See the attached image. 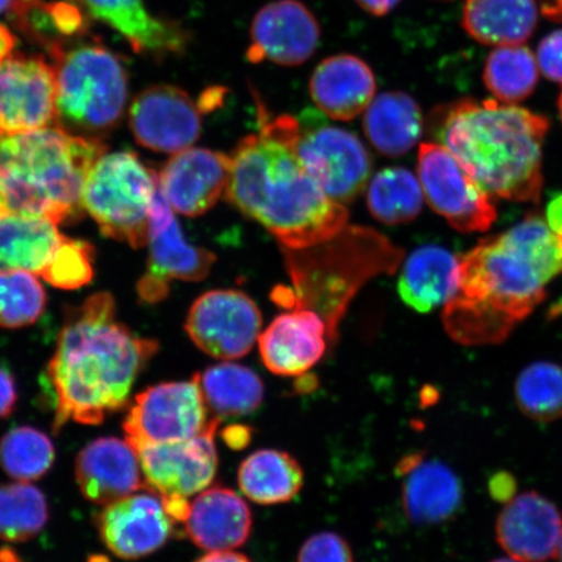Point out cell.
<instances>
[{"instance_id": "obj_37", "label": "cell", "mask_w": 562, "mask_h": 562, "mask_svg": "<svg viewBox=\"0 0 562 562\" xmlns=\"http://www.w3.org/2000/svg\"><path fill=\"white\" fill-rule=\"evenodd\" d=\"M55 448L46 434L34 427H16L0 441V467L21 482L40 480L52 469Z\"/></svg>"}, {"instance_id": "obj_22", "label": "cell", "mask_w": 562, "mask_h": 562, "mask_svg": "<svg viewBox=\"0 0 562 562\" xmlns=\"http://www.w3.org/2000/svg\"><path fill=\"white\" fill-rule=\"evenodd\" d=\"M329 337L325 321L306 308L277 316L258 337L262 362L272 374H305L325 356Z\"/></svg>"}, {"instance_id": "obj_50", "label": "cell", "mask_w": 562, "mask_h": 562, "mask_svg": "<svg viewBox=\"0 0 562 562\" xmlns=\"http://www.w3.org/2000/svg\"><path fill=\"white\" fill-rule=\"evenodd\" d=\"M0 562H21L16 557V553L10 550V548H3L0 550Z\"/></svg>"}, {"instance_id": "obj_40", "label": "cell", "mask_w": 562, "mask_h": 562, "mask_svg": "<svg viewBox=\"0 0 562 562\" xmlns=\"http://www.w3.org/2000/svg\"><path fill=\"white\" fill-rule=\"evenodd\" d=\"M93 246L66 236L40 277L60 290H77L93 279Z\"/></svg>"}, {"instance_id": "obj_31", "label": "cell", "mask_w": 562, "mask_h": 562, "mask_svg": "<svg viewBox=\"0 0 562 562\" xmlns=\"http://www.w3.org/2000/svg\"><path fill=\"white\" fill-rule=\"evenodd\" d=\"M65 237L58 223L46 217H0V270H23L41 276Z\"/></svg>"}, {"instance_id": "obj_46", "label": "cell", "mask_w": 562, "mask_h": 562, "mask_svg": "<svg viewBox=\"0 0 562 562\" xmlns=\"http://www.w3.org/2000/svg\"><path fill=\"white\" fill-rule=\"evenodd\" d=\"M546 217L548 227H550L554 234L562 236V194L550 202V205L547 207Z\"/></svg>"}, {"instance_id": "obj_54", "label": "cell", "mask_w": 562, "mask_h": 562, "mask_svg": "<svg viewBox=\"0 0 562 562\" xmlns=\"http://www.w3.org/2000/svg\"><path fill=\"white\" fill-rule=\"evenodd\" d=\"M559 111H560V116H561V121H562V91H561V95L559 98Z\"/></svg>"}, {"instance_id": "obj_51", "label": "cell", "mask_w": 562, "mask_h": 562, "mask_svg": "<svg viewBox=\"0 0 562 562\" xmlns=\"http://www.w3.org/2000/svg\"><path fill=\"white\" fill-rule=\"evenodd\" d=\"M13 0H0V12L10 10Z\"/></svg>"}, {"instance_id": "obj_44", "label": "cell", "mask_w": 562, "mask_h": 562, "mask_svg": "<svg viewBox=\"0 0 562 562\" xmlns=\"http://www.w3.org/2000/svg\"><path fill=\"white\" fill-rule=\"evenodd\" d=\"M18 402L16 384L9 372L0 369V419L9 417Z\"/></svg>"}, {"instance_id": "obj_28", "label": "cell", "mask_w": 562, "mask_h": 562, "mask_svg": "<svg viewBox=\"0 0 562 562\" xmlns=\"http://www.w3.org/2000/svg\"><path fill=\"white\" fill-rule=\"evenodd\" d=\"M363 131L385 157L405 156L424 135V115L409 94L390 91L374 98L364 110Z\"/></svg>"}, {"instance_id": "obj_11", "label": "cell", "mask_w": 562, "mask_h": 562, "mask_svg": "<svg viewBox=\"0 0 562 562\" xmlns=\"http://www.w3.org/2000/svg\"><path fill=\"white\" fill-rule=\"evenodd\" d=\"M211 419L201 386L193 376L191 382L160 383L138 393L123 428L126 440L138 449L194 438Z\"/></svg>"}, {"instance_id": "obj_38", "label": "cell", "mask_w": 562, "mask_h": 562, "mask_svg": "<svg viewBox=\"0 0 562 562\" xmlns=\"http://www.w3.org/2000/svg\"><path fill=\"white\" fill-rule=\"evenodd\" d=\"M515 395L519 409L532 420L562 418V368L552 362L529 364L517 378Z\"/></svg>"}, {"instance_id": "obj_21", "label": "cell", "mask_w": 562, "mask_h": 562, "mask_svg": "<svg viewBox=\"0 0 562 562\" xmlns=\"http://www.w3.org/2000/svg\"><path fill=\"white\" fill-rule=\"evenodd\" d=\"M87 16L123 35L137 54L165 59L187 52L191 35L176 21L147 10L145 0H69Z\"/></svg>"}, {"instance_id": "obj_26", "label": "cell", "mask_w": 562, "mask_h": 562, "mask_svg": "<svg viewBox=\"0 0 562 562\" xmlns=\"http://www.w3.org/2000/svg\"><path fill=\"white\" fill-rule=\"evenodd\" d=\"M308 89L323 114L349 122L374 100L376 80L367 61L340 54L329 56L315 68Z\"/></svg>"}, {"instance_id": "obj_36", "label": "cell", "mask_w": 562, "mask_h": 562, "mask_svg": "<svg viewBox=\"0 0 562 562\" xmlns=\"http://www.w3.org/2000/svg\"><path fill=\"white\" fill-rule=\"evenodd\" d=\"M48 507L42 492L26 483L0 486V539L25 542L47 524Z\"/></svg>"}, {"instance_id": "obj_42", "label": "cell", "mask_w": 562, "mask_h": 562, "mask_svg": "<svg viewBox=\"0 0 562 562\" xmlns=\"http://www.w3.org/2000/svg\"><path fill=\"white\" fill-rule=\"evenodd\" d=\"M537 61L548 80L562 83V31L548 34L540 42Z\"/></svg>"}, {"instance_id": "obj_16", "label": "cell", "mask_w": 562, "mask_h": 562, "mask_svg": "<svg viewBox=\"0 0 562 562\" xmlns=\"http://www.w3.org/2000/svg\"><path fill=\"white\" fill-rule=\"evenodd\" d=\"M130 125L137 143L146 149L178 154L201 136L200 104L178 87L154 86L133 101Z\"/></svg>"}, {"instance_id": "obj_53", "label": "cell", "mask_w": 562, "mask_h": 562, "mask_svg": "<svg viewBox=\"0 0 562 562\" xmlns=\"http://www.w3.org/2000/svg\"><path fill=\"white\" fill-rule=\"evenodd\" d=\"M557 557L559 558V562H562V539H561V542H560V547H559V551H558Z\"/></svg>"}, {"instance_id": "obj_35", "label": "cell", "mask_w": 562, "mask_h": 562, "mask_svg": "<svg viewBox=\"0 0 562 562\" xmlns=\"http://www.w3.org/2000/svg\"><path fill=\"white\" fill-rule=\"evenodd\" d=\"M539 80L537 56L522 45L498 46L488 55L483 81L498 102H522L536 90Z\"/></svg>"}, {"instance_id": "obj_45", "label": "cell", "mask_w": 562, "mask_h": 562, "mask_svg": "<svg viewBox=\"0 0 562 562\" xmlns=\"http://www.w3.org/2000/svg\"><path fill=\"white\" fill-rule=\"evenodd\" d=\"M362 10L374 16H384L400 3V0H356Z\"/></svg>"}, {"instance_id": "obj_15", "label": "cell", "mask_w": 562, "mask_h": 562, "mask_svg": "<svg viewBox=\"0 0 562 562\" xmlns=\"http://www.w3.org/2000/svg\"><path fill=\"white\" fill-rule=\"evenodd\" d=\"M55 68L44 56L12 54L0 61V136L56 124Z\"/></svg>"}, {"instance_id": "obj_7", "label": "cell", "mask_w": 562, "mask_h": 562, "mask_svg": "<svg viewBox=\"0 0 562 562\" xmlns=\"http://www.w3.org/2000/svg\"><path fill=\"white\" fill-rule=\"evenodd\" d=\"M56 76V124L72 135L98 138L122 122L128 70L93 37L69 42L50 56Z\"/></svg>"}, {"instance_id": "obj_27", "label": "cell", "mask_w": 562, "mask_h": 562, "mask_svg": "<svg viewBox=\"0 0 562 562\" xmlns=\"http://www.w3.org/2000/svg\"><path fill=\"white\" fill-rule=\"evenodd\" d=\"M459 286V258L441 246L426 245L407 257L397 290L405 304L418 313L446 305Z\"/></svg>"}, {"instance_id": "obj_14", "label": "cell", "mask_w": 562, "mask_h": 562, "mask_svg": "<svg viewBox=\"0 0 562 562\" xmlns=\"http://www.w3.org/2000/svg\"><path fill=\"white\" fill-rule=\"evenodd\" d=\"M149 262L145 276L139 279L137 292L146 304L166 300L173 280L201 281L216 262L213 252L196 248L187 241L173 210L168 205L159 188L150 210Z\"/></svg>"}, {"instance_id": "obj_52", "label": "cell", "mask_w": 562, "mask_h": 562, "mask_svg": "<svg viewBox=\"0 0 562 562\" xmlns=\"http://www.w3.org/2000/svg\"><path fill=\"white\" fill-rule=\"evenodd\" d=\"M491 562H519V561L512 559V558H502V559L492 560Z\"/></svg>"}, {"instance_id": "obj_29", "label": "cell", "mask_w": 562, "mask_h": 562, "mask_svg": "<svg viewBox=\"0 0 562 562\" xmlns=\"http://www.w3.org/2000/svg\"><path fill=\"white\" fill-rule=\"evenodd\" d=\"M536 0H467L462 26L483 45H522L536 31Z\"/></svg>"}, {"instance_id": "obj_47", "label": "cell", "mask_w": 562, "mask_h": 562, "mask_svg": "<svg viewBox=\"0 0 562 562\" xmlns=\"http://www.w3.org/2000/svg\"><path fill=\"white\" fill-rule=\"evenodd\" d=\"M195 562H251L245 554L228 551H211Z\"/></svg>"}, {"instance_id": "obj_13", "label": "cell", "mask_w": 562, "mask_h": 562, "mask_svg": "<svg viewBox=\"0 0 562 562\" xmlns=\"http://www.w3.org/2000/svg\"><path fill=\"white\" fill-rule=\"evenodd\" d=\"M262 328V313L248 294L235 290L203 293L189 308L186 329L195 347L217 360L249 353Z\"/></svg>"}, {"instance_id": "obj_9", "label": "cell", "mask_w": 562, "mask_h": 562, "mask_svg": "<svg viewBox=\"0 0 562 562\" xmlns=\"http://www.w3.org/2000/svg\"><path fill=\"white\" fill-rule=\"evenodd\" d=\"M217 426L220 419L213 418L194 438L136 449L145 486L161 497L175 522L184 524L188 498L205 491L215 477Z\"/></svg>"}, {"instance_id": "obj_41", "label": "cell", "mask_w": 562, "mask_h": 562, "mask_svg": "<svg viewBox=\"0 0 562 562\" xmlns=\"http://www.w3.org/2000/svg\"><path fill=\"white\" fill-rule=\"evenodd\" d=\"M297 562H355L347 540L339 533L323 531L301 547Z\"/></svg>"}, {"instance_id": "obj_18", "label": "cell", "mask_w": 562, "mask_h": 562, "mask_svg": "<svg viewBox=\"0 0 562 562\" xmlns=\"http://www.w3.org/2000/svg\"><path fill=\"white\" fill-rule=\"evenodd\" d=\"M175 524L161 497L151 491L111 503L97 516L103 543L124 560L158 551L171 538Z\"/></svg>"}, {"instance_id": "obj_1", "label": "cell", "mask_w": 562, "mask_h": 562, "mask_svg": "<svg viewBox=\"0 0 562 562\" xmlns=\"http://www.w3.org/2000/svg\"><path fill=\"white\" fill-rule=\"evenodd\" d=\"M562 276V236L531 214L502 235L484 238L459 258V286L442 325L462 346L501 344Z\"/></svg>"}, {"instance_id": "obj_17", "label": "cell", "mask_w": 562, "mask_h": 562, "mask_svg": "<svg viewBox=\"0 0 562 562\" xmlns=\"http://www.w3.org/2000/svg\"><path fill=\"white\" fill-rule=\"evenodd\" d=\"M251 44L246 52L252 65L271 61L284 67L304 65L321 41V26L299 0H278L262 7L252 19Z\"/></svg>"}, {"instance_id": "obj_5", "label": "cell", "mask_w": 562, "mask_h": 562, "mask_svg": "<svg viewBox=\"0 0 562 562\" xmlns=\"http://www.w3.org/2000/svg\"><path fill=\"white\" fill-rule=\"evenodd\" d=\"M105 151L101 138L76 136L58 125L0 136V217L75 220L88 175Z\"/></svg>"}, {"instance_id": "obj_6", "label": "cell", "mask_w": 562, "mask_h": 562, "mask_svg": "<svg viewBox=\"0 0 562 562\" xmlns=\"http://www.w3.org/2000/svg\"><path fill=\"white\" fill-rule=\"evenodd\" d=\"M283 250L293 290L273 291L277 304L306 308L325 321L329 342L337 336L344 314L358 291L381 273L395 272L404 258L403 249L379 232L346 227L327 241L305 249Z\"/></svg>"}, {"instance_id": "obj_39", "label": "cell", "mask_w": 562, "mask_h": 562, "mask_svg": "<svg viewBox=\"0 0 562 562\" xmlns=\"http://www.w3.org/2000/svg\"><path fill=\"white\" fill-rule=\"evenodd\" d=\"M46 307V292L33 272L0 270V326H31Z\"/></svg>"}, {"instance_id": "obj_4", "label": "cell", "mask_w": 562, "mask_h": 562, "mask_svg": "<svg viewBox=\"0 0 562 562\" xmlns=\"http://www.w3.org/2000/svg\"><path fill=\"white\" fill-rule=\"evenodd\" d=\"M445 146L491 199L538 203L550 122L498 101H460L445 114Z\"/></svg>"}, {"instance_id": "obj_33", "label": "cell", "mask_w": 562, "mask_h": 562, "mask_svg": "<svg viewBox=\"0 0 562 562\" xmlns=\"http://www.w3.org/2000/svg\"><path fill=\"white\" fill-rule=\"evenodd\" d=\"M194 378L201 386L207 409L216 419L248 416L263 403L262 379L241 364H215Z\"/></svg>"}, {"instance_id": "obj_3", "label": "cell", "mask_w": 562, "mask_h": 562, "mask_svg": "<svg viewBox=\"0 0 562 562\" xmlns=\"http://www.w3.org/2000/svg\"><path fill=\"white\" fill-rule=\"evenodd\" d=\"M159 344L115 319L110 293L90 296L66 315L46 376L55 409L54 430L69 420L100 425L121 411Z\"/></svg>"}, {"instance_id": "obj_48", "label": "cell", "mask_w": 562, "mask_h": 562, "mask_svg": "<svg viewBox=\"0 0 562 562\" xmlns=\"http://www.w3.org/2000/svg\"><path fill=\"white\" fill-rule=\"evenodd\" d=\"M18 45L15 34H13L9 27L0 24V61L9 58L13 54Z\"/></svg>"}, {"instance_id": "obj_25", "label": "cell", "mask_w": 562, "mask_h": 562, "mask_svg": "<svg viewBox=\"0 0 562 562\" xmlns=\"http://www.w3.org/2000/svg\"><path fill=\"white\" fill-rule=\"evenodd\" d=\"M184 526L189 539L201 550L228 551L249 539L252 516L237 492L214 486L200 492L189 504Z\"/></svg>"}, {"instance_id": "obj_19", "label": "cell", "mask_w": 562, "mask_h": 562, "mask_svg": "<svg viewBox=\"0 0 562 562\" xmlns=\"http://www.w3.org/2000/svg\"><path fill=\"white\" fill-rule=\"evenodd\" d=\"M229 176L231 156L189 147L167 161L158 176L159 191L176 213L200 216L226 194Z\"/></svg>"}, {"instance_id": "obj_30", "label": "cell", "mask_w": 562, "mask_h": 562, "mask_svg": "<svg viewBox=\"0 0 562 562\" xmlns=\"http://www.w3.org/2000/svg\"><path fill=\"white\" fill-rule=\"evenodd\" d=\"M10 13L18 30L48 56L89 34L87 13L69 0H13Z\"/></svg>"}, {"instance_id": "obj_32", "label": "cell", "mask_w": 562, "mask_h": 562, "mask_svg": "<svg viewBox=\"0 0 562 562\" xmlns=\"http://www.w3.org/2000/svg\"><path fill=\"white\" fill-rule=\"evenodd\" d=\"M238 487L251 502L276 505L291 502L304 484V470L294 457L278 449L251 453L238 469Z\"/></svg>"}, {"instance_id": "obj_43", "label": "cell", "mask_w": 562, "mask_h": 562, "mask_svg": "<svg viewBox=\"0 0 562 562\" xmlns=\"http://www.w3.org/2000/svg\"><path fill=\"white\" fill-rule=\"evenodd\" d=\"M488 488L494 501L507 504L516 496L517 482L510 473L498 472L491 476Z\"/></svg>"}, {"instance_id": "obj_20", "label": "cell", "mask_w": 562, "mask_h": 562, "mask_svg": "<svg viewBox=\"0 0 562 562\" xmlns=\"http://www.w3.org/2000/svg\"><path fill=\"white\" fill-rule=\"evenodd\" d=\"M496 539L509 558L519 562L550 561L562 539L561 513L538 492H524L498 515Z\"/></svg>"}, {"instance_id": "obj_24", "label": "cell", "mask_w": 562, "mask_h": 562, "mask_svg": "<svg viewBox=\"0 0 562 562\" xmlns=\"http://www.w3.org/2000/svg\"><path fill=\"white\" fill-rule=\"evenodd\" d=\"M75 472L83 497L95 504L115 503L144 486L138 453L128 440L90 442L77 457Z\"/></svg>"}, {"instance_id": "obj_34", "label": "cell", "mask_w": 562, "mask_h": 562, "mask_svg": "<svg viewBox=\"0 0 562 562\" xmlns=\"http://www.w3.org/2000/svg\"><path fill=\"white\" fill-rule=\"evenodd\" d=\"M424 199L418 178L403 167L385 168L368 184L371 215L390 226L416 220L424 207Z\"/></svg>"}, {"instance_id": "obj_23", "label": "cell", "mask_w": 562, "mask_h": 562, "mask_svg": "<svg viewBox=\"0 0 562 562\" xmlns=\"http://www.w3.org/2000/svg\"><path fill=\"white\" fill-rule=\"evenodd\" d=\"M396 473L403 480V505L413 524L439 525L461 508L463 491L460 477L439 460H426L412 453L398 462Z\"/></svg>"}, {"instance_id": "obj_8", "label": "cell", "mask_w": 562, "mask_h": 562, "mask_svg": "<svg viewBox=\"0 0 562 562\" xmlns=\"http://www.w3.org/2000/svg\"><path fill=\"white\" fill-rule=\"evenodd\" d=\"M158 175L132 151L104 154L88 175L81 206L104 236L139 249L147 245Z\"/></svg>"}, {"instance_id": "obj_2", "label": "cell", "mask_w": 562, "mask_h": 562, "mask_svg": "<svg viewBox=\"0 0 562 562\" xmlns=\"http://www.w3.org/2000/svg\"><path fill=\"white\" fill-rule=\"evenodd\" d=\"M257 98L258 135L244 137L231 156L226 199L261 224L281 248L305 249L339 234L349 213L328 199L294 150L299 121L270 117Z\"/></svg>"}, {"instance_id": "obj_49", "label": "cell", "mask_w": 562, "mask_h": 562, "mask_svg": "<svg viewBox=\"0 0 562 562\" xmlns=\"http://www.w3.org/2000/svg\"><path fill=\"white\" fill-rule=\"evenodd\" d=\"M543 13L547 19L562 21V0H546Z\"/></svg>"}, {"instance_id": "obj_10", "label": "cell", "mask_w": 562, "mask_h": 562, "mask_svg": "<svg viewBox=\"0 0 562 562\" xmlns=\"http://www.w3.org/2000/svg\"><path fill=\"white\" fill-rule=\"evenodd\" d=\"M301 164L328 199L353 202L369 184L372 160L355 133L333 126L308 112L299 121L294 139Z\"/></svg>"}, {"instance_id": "obj_12", "label": "cell", "mask_w": 562, "mask_h": 562, "mask_svg": "<svg viewBox=\"0 0 562 562\" xmlns=\"http://www.w3.org/2000/svg\"><path fill=\"white\" fill-rule=\"evenodd\" d=\"M418 180L428 205L462 234L486 232L497 213L483 191L445 145L422 144Z\"/></svg>"}]
</instances>
